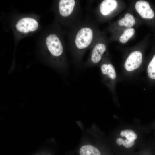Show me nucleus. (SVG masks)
Returning <instances> with one entry per match:
<instances>
[{"label":"nucleus","mask_w":155,"mask_h":155,"mask_svg":"<svg viewBox=\"0 0 155 155\" xmlns=\"http://www.w3.org/2000/svg\"><path fill=\"white\" fill-rule=\"evenodd\" d=\"M100 69L103 75L112 80L116 78V72L113 66L110 63H104L100 66Z\"/></svg>","instance_id":"1a4fd4ad"},{"label":"nucleus","mask_w":155,"mask_h":155,"mask_svg":"<svg viewBox=\"0 0 155 155\" xmlns=\"http://www.w3.org/2000/svg\"><path fill=\"white\" fill-rule=\"evenodd\" d=\"M57 10L62 23L67 28L82 19V9L80 0H59Z\"/></svg>","instance_id":"f03ea898"},{"label":"nucleus","mask_w":155,"mask_h":155,"mask_svg":"<svg viewBox=\"0 0 155 155\" xmlns=\"http://www.w3.org/2000/svg\"><path fill=\"white\" fill-rule=\"evenodd\" d=\"M124 140L122 138H118L116 140L117 144L119 146L123 144Z\"/></svg>","instance_id":"dca6fc26"},{"label":"nucleus","mask_w":155,"mask_h":155,"mask_svg":"<svg viewBox=\"0 0 155 155\" xmlns=\"http://www.w3.org/2000/svg\"><path fill=\"white\" fill-rule=\"evenodd\" d=\"M135 9L141 16L146 19H152L154 16V13L148 3L145 1L139 0L135 4Z\"/></svg>","instance_id":"0eeeda50"},{"label":"nucleus","mask_w":155,"mask_h":155,"mask_svg":"<svg viewBox=\"0 0 155 155\" xmlns=\"http://www.w3.org/2000/svg\"><path fill=\"white\" fill-rule=\"evenodd\" d=\"M135 32V30L132 28L125 30L120 37V42L123 44L127 42L128 40L133 36Z\"/></svg>","instance_id":"f8f14e48"},{"label":"nucleus","mask_w":155,"mask_h":155,"mask_svg":"<svg viewBox=\"0 0 155 155\" xmlns=\"http://www.w3.org/2000/svg\"><path fill=\"white\" fill-rule=\"evenodd\" d=\"M134 144L135 141L134 140L126 139L125 140H124L123 145L125 147L129 148L133 146Z\"/></svg>","instance_id":"2eb2a0df"},{"label":"nucleus","mask_w":155,"mask_h":155,"mask_svg":"<svg viewBox=\"0 0 155 155\" xmlns=\"http://www.w3.org/2000/svg\"><path fill=\"white\" fill-rule=\"evenodd\" d=\"M80 155H100L99 150L95 147L90 145H84L80 150Z\"/></svg>","instance_id":"9d476101"},{"label":"nucleus","mask_w":155,"mask_h":155,"mask_svg":"<svg viewBox=\"0 0 155 155\" xmlns=\"http://www.w3.org/2000/svg\"><path fill=\"white\" fill-rule=\"evenodd\" d=\"M135 23V19L131 14L127 13L123 18L120 19L118 22L120 26H124L126 27H131L133 26Z\"/></svg>","instance_id":"9b49d317"},{"label":"nucleus","mask_w":155,"mask_h":155,"mask_svg":"<svg viewBox=\"0 0 155 155\" xmlns=\"http://www.w3.org/2000/svg\"><path fill=\"white\" fill-rule=\"evenodd\" d=\"M38 23L35 19L30 17H24L19 19L15 26L16 30L23 33H27L36 30Z\"/></svg>","instance_id":"39448f33"},{"label":"nucleus","mask_w":155,"mask_h":155,"mask_svg":"<svg viewBox=\"0 0 155 155\" xmlns=\"http://www.w3.org/2000/svg\"><path fill=\"white\" fill-rule=\"evenodd\" d=\"M120 134L121 136L125 137L126 139L134 141L137 137L136 133L133 131L129 129L123 130L121 132Z\"/></svg>","instance_id":"ddd939ff"},{"label":"nucleus","mask_w":155,"mask_h":155,"mask_svg":"<svg viewBox=\"0 0 155 155\" xmlns=\"http://www.w3.org/2000/svg\"><path fill=\"white\" fill-rule=\"evenodd\" d=\"M62 38L57 32H53L46 37L45 43L48 51L55 60L66 65L64 44Z\"/></svg>","instance_id":"7ed1b4c3"},{"label":"nucleus","mask_w":155,"mask_h":155,"mask_svg":"<svg viewBox=\"0 0 155 155\" xmlns=\"http://www.w3.org/2000/svg\"><path fill=\"white\" fill-rule=\"evenodd\" d=\"M117 3L115 0H104L100 3L99 11L103 16L109 15L117 7Z\"/></svg>","instance_id":"6e6552de"},{"label":"nucleus","mask_w":155,"mask_h":155,"mask_svg":"<svg viewBox=\"0 0 155 155\" xmlns=\"http://www.w3.org/2000/svg\"><path fill=\"white\" fill-rule=\"evenodd\" d=\"M142 61L141 53L139 51H133L129 55L126 60L124 64L125 68L128 71H133L140 67Z\"/></svg>","instance_id":"423d86ee"},{"label":"nucleus","mask_w":155,"mask_h":155,"mask_svg":"<svg viewBox=\"0 0 155 155\" xmlns=\"http://www.w3.org/2000/svg\"><path fill=\"white\" fill-rule=\"evenodd\" d=\"M69 50L76 65L81 63L86 51L90 49L99 38L94 20L87 16L68 28Z\"/></svg>","instance_id":"f257e3e1"},{"label":"nucleus","mask_w":155,"mask_h":155,"mask_svg":"<svg viewBox=\"0 0 155 155\" xmlns=\"http://www.w3.org/2000/svg\"><path fill=\"white\" fill-rule=\"evenodd\" d=\"M98 38L90 49L89 55L85 65L86 67H93L98 64L106 51V44L99 41Z\"/></svg>","instance_id":"20e7f679"},{"label":"nucleus","mask_w":155,"mask_h":155,"mask_svg":"<svg viewBox=\"0 0 155 155\" xmlns=\"http://www.w3.org/2000/svg\"><path fill=\"white\" fill-rule=\"evenodd\" d=\"M147 72L150 78L155 79V55L148 65Z\"/></svg>","instance_id":"4468645a"}]
</instances>
